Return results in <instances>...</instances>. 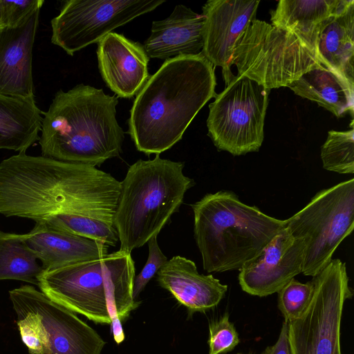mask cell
I'll return each instance as SVG.
<instances>
[{"label": "cell", "mask_w": 354, "mask_h": 354, "mask_svg": "<svg viewBox=\"0 0 354 354\" xmlns=\"http://www.w3.org/2000/svg\"><path fill=\"white\" fill-rule=\"evenodd\" d=\"M157 281L191 312H205L223 299L227 286L212 274H200L194 261L173 257L156 274Z\"/></svg>", "instance_id": "19"}, {"label": "cell", "mask_w": 354, "mask_h": 354, "mask_svg": "<svg viewBox=\"0 0 354 354\" xmlns=\"http://www.w3.org/2000/svg\"><path fill=\"white\" fill-rule=\"evenodd\" d=\"M204 17L183 5H176L165 19L153 21L143 46L150 58L167 60L197 55L203 48Z\"/></svg>", "instance_id": "18"}, {"label": "cell", "mask_w": 354, "mask_h": 354, "mask_svg": "<svg viewBox=\"0 0 354 354\" xmlns=\"http://www.w3.org/2000/svg\"><path fill=\"white\" fill-rule=\"evenodd\" d=\"M351 1L280 0L277 8L270 12V20L272 26L295 34L315 53L318 33L323 24Z\"/></svg>", "instance_id": "21"}, {"label": "cell", "mask_w": 354, "mask_h": 354, "mask_svg": "<svg viewBox=\"0 0 354 354\" xmlns=\"http://www.w3.org/2000/svg\"><path fill=\"white\" fill-rule=\"evenodd\" d=\"M286 223L294 237L302 238L306 242L302 273L317 275L353 230L354 178L320 190Z\"/></svg>", "instance_id": "9"}, {"label": "cell", "mask_w": 354, "mask_h": 354, "mask_svg": "<svg viewBox=\"0 0 354 354\" xmlns=\"http://www.w3.org/2000/svg\"><path fill=\"white\" fill-rule=\"evenodd\" d=\"M37 259L22 234L0 230V280H18L38 286L44 270Z\"/></svg>", "instance_id": "24"}, {"label": "cell", "mask_w": 354, "mask_h": 354, "mask_svg": "<svg viewBox=\"0 0 354 354\" xmlns=\"http://www.w3.org/2000/svg\"><path fill=\"white\" fill-rule=\"evenodd\" d=\"M163 0H68L51 21V42L73 56L119 26L151 12Z\"/></svg>", "instance_id": "12"}, {"label": "cell", "mask_w": 354, "mask_h": 354, "mask_svg": "<svg viewBox=\"0 0 354 354\" xmlns=\"http://www.w3.org/2000/svg\"><path fill=\"white\" fill-rule=\"evenodd\" d=\"M240 342L239 334L225 313L209 324V353L224 354L232 351Z\"/></svg>", "instance_id": "27"}, {"label": "cell", "mask_w": 354, "mask_h": 354, "mask_svg": "<svg viewBox=\"0 0 354 354\" xmlns=\"http://www.w3.org/2000/svg\"><path fill=\"white\" fill-rule=\"evenodd\" d=\"M287 87L296 95L317 102L337 118L354 110V88L334 71L319 66L304 73Z\"/></svg>", "instance_id": "23"}, {"label": "cell", "mask_w": 354, "mask_h": 354, "mask_svg": "<svg viewBox=\"0 0 354 354\" xmlns=\"http://www.w3.org/2000/svg\"><path fill=\"white\" fill-rule=\"evenodd\" d=\"M9 297L30 354H101L106 342L97 331L32 286L12 289Z\"/></svg>", "instance_id": "7"}, {"label": "cell", "mask_w": 354, "mask_h": 354, "mask_svg": "<svg viewBox=\"0 0 354 354\" xmlns=\"http://www.w3.org/2000/svg\"><path fill=\"white\" fill-rule=\"evenodd\" d=\"M157 237L158 236H154L148 241L149 256L147 261L141 272L134 278L133 286L134 300L144 290L150 279L168 261L158 245Z\"/></svg>", "instance_id": "28"}, {"label": "cell", "mask_w": 354, "mask_h": 354, "mask_svg": "<svg viewBox=\"0 0 354 354\" xmlns=\"http://www.w3.org/2000/svg\"><path fill=\"white\" fill-rule=\"evenodd\" d=\"M312 280L314 290L307 307L288 322L290 354H342L344 304L353 296L346 263L332 259Z\"/></svg>", "instance_id": "10"}, {"label": "cell", "mask_w": 354, "mask_h": 354, "mask_svg": "<svg viewBox=\"0 0 354 354\" xmlns=\"http://www.w3.org/2000/svg\"><path fill=\"white\" fill-rule=\"evenodd\" d=\"M120 181L96 167L32 156L0 162V214L97 239L114 247Z\"/></svg>", "instance_id": "1"}, {"label": "cell", "mask_w": 354, "mask_h": 354, "mask_svg": "<svg viewBox=\"0 0 354 354\" xmlns=\"http://www.w3.org/2000/svg\"><path fill=\"white\" fill-rule=\"evenodd\" d=\"M305 253L304 239L294 237L284 228L239 270L241 289L258 297L277 292L302 272Z\"/></svg>", "instance_id": "13"}, {"label": "cell", "mask_w": 354, "mask_h": 354, "mask_svg": "<svg viewBox=\"0 0 354 354\" xmlns=\"http://www.w3.org/2000/svg\"><path fill=\"white\" fill-rule=\"evenodd\" d=\"M214 66L202 54L167 59L137 94L128 133L136 149L160 154L181 140L202 107L216 97Z\"/></svg>", "instance_id": "2"}, {"label": "cell", "mask_w": 354, "mask_h": 354, "mask_svg": "<svg viewBox=\"0 0 354 354\" xmlns=\"http://www.w3.org/2000/svg\"><path fill=\"white\" fill-rule=\"evenodd\" d=\"M313 290V280L303 283L293 278L277 292V305L284 321L290 322L301 315L307 307Z\"/></svg>", "instance_id": "26"}, {"label": "cell", "mask_w": 354, "mask_h": 354, "mask_svg": "<svg viewBox=\"0 0 354 354\" xmlns=\"http://www.w3.org/2000/svg\"><path fill=\"white\" fill-rule=\"evenodd\" d=\"M232 64L237 75L270 90L288 86L308 71L323 66L315 51L295 34L257 19L238 37Z\"/></svg>", "instance_id": "8"}, {"label": "cell", "mask_w": 354, "mask_h": 354, "mask_svg": "<svg viewBox=\"0 0 354 354\" xmlns=\"http://www.w3.org/2000/svg\"><path fill=\"white\" fill-rule=\"evenodd\" d=\"M270 91L245 76L233 75L209 105L208 136L218 150L233 156L259 150Z\"/></svg>", "instance_id": "11"}, {"label": "cell", "mask_w": 354, "mask_h": 354, "mask_svg": "<svg viewBox=\"0 0 354 354\" xmlns=\"http://www.w3.org/2000/svg\"><path fill=\"white\" fill-rule=\"evenodd\" d=\"M192 207L194 239L207 272L240 270L286 227V220L243 203L232 191L207 194Z\"/></svg>", "instance_id": "4"}, {"label": "cell", "mask_w": 354, "mask_h": 354, "mask_svg": "<svg viewBox=\"0 0 354 354\" xmlns=\"http://www.w3.org/2000/svg\"><path fill=\"white\" fill-rule=\"evenodd\" d=\"M135 266L118 250L100 259L43 272L38 287L53 301L98 324L121 323L140 301L133 297Z\"/></svg>", "instance_id": "5"}, {"label": "cell", "mask_w": 354, "mask_h": 354, "mask_svg": "<svg viewBox=\"0 0 354 354\" xmlns=\"http://www.w3.org/2000/svg\"><path fill=\"white\" fill-rule=\"evenodd\" d=\"M315 53L319 62L354 88V1L329 17L318 33Z\"/></svg>", "instance_id": "20"}, {"label": "cell", "mask_w": 354, "mask_h": 354, "mask_svg": "<svg viewBox=\"0 0 354 354\" xmlns=\"http://www.w3.org/2000/svg\"><path fill=\"white\" fill-rule=\"evenodd\" d=\"M238 354H241V353H238Z\"/></svg>", "instance_id": "31"}, {"label": "cell", "mask_w": 354, "mask_h": 354, "mask_svg": "<svg viewBox=\"0 0 354 354\" xmlns=\"http://www.w3.org/2000/svg\"><path fill=\"white\" fill-rule=\"evenodd\" d=\"M181 162L138 160L122 181L114 215L120 250L131 253L143 246L178 212L186 192L194 183L186 176Z\"/></svg>", "instance_id": "6"}, {"label": "cell", "mask_w": 354, "mask_h": 354, "mask_svg": "<svg viewBox=\"0 0 354 354\" xmlns=\"http://www.w3.org/2000/svg\"><path fill=\"white\" fill-rule=\"evenodd\" d=\"M21 234L41 262L44 272L100 259L108 254L109 248L97 239L51 229L39 223Z\"/></svg>", "instance_id": "17"}, {"label": "cell", "mask_w": 354, "mask_h": 354, "mask_svg": "<svg viewBox=\"0 0 354 354\" xmlns=\"http://www.w3.org/2000/svg\"><path fill=\"white\" fill-rule=\"evenodd\" d=\"M37 7L17 24L0 30V94L34 97L32 49L39 24Z\"/></svg>", "instance_id": "15"}, {"label": "cell", "mask_w": 354, "mask_h": 354, "mask_svg": "<svg viewBox=\"0 0 354 354\" xmlns=\"http://www.w3.org/2000/svg\"><path fill=\"white\" fill-rule=\"evenodd\" d=\"M258 0H209L203 6L202 54L214 66L222 68L225 86L234 74L231 59L234 44L248 24L256 19Z\"/></svg>", "instance_id": "14"}, {"label": "cell", "mask_w": 354, "mask_h": 354, "mask_svg": "<svg viewBox=\"0 0 354 354\" xmlns=\"http://www.w3.org/2000/svg\"><path fill=\"white\" fill-rule=\"evenodd\" d=\"M323 167L341 174L354 173V130L329 131L321 147Z\"/></svg>", "instance_id": "25"}, {"label": "cell", "mask_w": 354, "mask_h": 354, "mask_svg": "<svg viewBox=\"0 0 354 354\" xmlns=\"http://www.w3.org/2000/svg\"><path fill=\"white\" fill-rule=\"evenodd\" d=\"M98 68L106 85L118 95L131 98L150 77L143 45L122 34L110 32L97 43Z\"/></svg>", "instance_id": "16"}, {"label": "cell", "mask_w": 354, "mask_h": 354, "mask_svg": "<svg viewBox=\"0 0 354 354\" xmlns=\"http://www.w3.org/2000/svg\"><path fill=\"white\" fill-rule=\"evenodd\" d=\"M42 120L35 97L0 94V149L26 152L39 140Z\"/></svg>", "instance_id": "22"}, {"label": "cell", "mask_w": 354, "mask_h": 354, "mask_svg": "<svg viewBox=\"0 0 354 354\" xmlns=\"http://www.w3.org/2000/svg\"><path fill=\"white\" fill-rule=\"evenodd\" d=\"M288 330V322L283 321L277 342L268 346L261 354H290Z\"/></svg>", "instance_id": "30"}, {"label": "cell", "mask_w": 354, "mask_h": 354, "mask_svg": "<svg viewBox=\"0 0 354 354\" xmlns=\"http://www.w3.org/2000/svg\"><path fill=\"white\" fill-rule=\"evenodd\" d=\"M118 98L83 84L59 90L42 120L41 156L100 166L122 152L124 132L116 119Z\"/></svg>", "instance_id": "3"}, {"label": "cell", "mask_w": 354, "mask_h": 354, "mask_svg": "<svg viewBox=\"0 0 354 354\" xmlns=\"http://www.w3.org/2000/svg\"><path fill=\"white\" fill-rule=\"evenodd\" d=\"M43 0H0V30L19 22L33 9L42 6Z\"/></svg>", "instance_id": "29"}]
</instances>
